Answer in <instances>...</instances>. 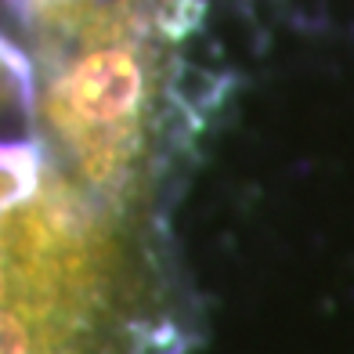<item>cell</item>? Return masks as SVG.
Masks as SVG:
<instances>
[{
	"mask_svg": "<svg viewBox=\"0 0 354 354\" xmlns=\"http://www.w3.org/2000/svg\"><path fill=\"white\" fill-rule=\"evenodd\" d=\"M22 8H55V4H98V0H19ZM141 4H174V8H206V0H141Z\"/></svg>",
	"mask_w": 354,
	"mask_h": 354,
	"instance_id": "obj_3",
	"label": "cell"
},
{
	"mask_svg": "<svg viewBox=\"0 0 354 354\" xmlns=\"http://www.w3.org/2000/svg\"><path fill=\"white\" fill-rule=\"evenodd\" d=\"M199 340L170 214L123 206L0 123V354H188Z\"/></svg>",
	"mask_w": 354,
	"mask_h": 354,
	"instance_id": "obj_1",
	"label": "cell"
},
{
	"mask_svg": "<svg viewBox=\"0 0 354 354\" xmlns=\"http://www.w3.org/2000/svg\"><path fill=\"white\" fill-rule=\"evenodd\" d=\"M33 105V58L19 0H0V123Z\"/></svg>",
	"mask_w": 354,
	"mask_h": 354,
	"instance_id": "obj_2",
	"label": "cell"
}]
</instances>
